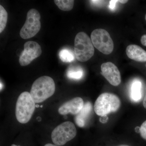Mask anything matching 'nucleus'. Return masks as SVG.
I'll return each mask as SVG.
<instances>
[{"label": "nucleus", "instance_id": "nucleus-1", "mask_svg": "<svg viewBox=\"0 0 146 146\" xmlns=\"http://www.w3.org/2000/svg\"><path fill=\"white\" fill-rule=\"evenodd\" d=\"M55 91V84L53 79L48 76H43L33 82L30 93L35 103H39L52 96Z\"/></svg>", "mask_w": 146, "mask_h": 146}, {"label": "nucleus", "instance_id": "nucleus-2", "mask_svg": "<svg viewBox=\"0 0 146 146\" xmlns=\"http://www.w3.org/2000/svg\"><path fill=\"white\" fill-rule=\"evenodd\" d=\"M121 102L115 94L105 93L101 94L95 102L94 110L97 115L104 117L119 109Z\"/></svg>", "mask_w": 146, "mask_h": 146}, {"label": "nucleus", "instance_id": "nucleus-3", "mask_svg": "<svg viewBox=\"0 0 146 146\" xmlns=\"http://www.w3.org/2000/svg\"><path fill=\"white\" fill-rule=\"evenodd\" d=\"M35 102L32 98L30 93H22L18 97L16 106V116L19 123L25 124L31 119L35 110Z\"/></svg>", "mask_w": 146, "mask_h": 146}, {"label": "nucleus", "instance_id": "nucleus-4", "mask_svg": "<svg viewBox=\"0 0 146 146\" xmlns=\"http://www.w3.org/2000/svg\"><path fill=\"white\" fill-rule=\"evenodd\" d=\"M74 50L76 58L82 62L89 60L94 54V46L91 39L83 32L79 33L76 35Z\"/></svg>", "mask_w": 146, "mask_h": 146}, {"label": "nucleus", "instance_id": "nucleus-5", "mask_svg": "<svg viewBox=\"0 0 146 146\" xmlns=\"http://www.w3.org/2000/svg\"><path fill=\"white\" fill-rule=\"evenodd\" d=\"M77 130L72 122L66 121L62 123L53 130L51 138L53 143L58 146H62L75 137Z\"/></svg>", "mask_w": 146, "mask_h": 146}, {"label": "nucleus", "instance_id": "nucleus-6", "mask_svg": "<svg viewBox=\"0 0 146 146\" xmlns=\"http://www.w3.org/2000/svg\"><path fill=\"white\" fill-rule=\"evenodd\" d=\"M91 39L93 45L100 52L109 54L113 51L114 43L108 32L102 29L94 30L91 33Z\"/></svg>", "mask_w": 146, "mask_h": 146}, {"label": "nucleus", "instance_id": "nucleus-7", "mask_svg": "<svg viewBox=\"0 0 146 146\" xmlns=\"http://www.w3.org/2000/svg\"><path fill=\"white\" fill-rule=\"evenodd\" d=\"M40 13L36 9H32L27 14L26 21L20 31V36L23 39L33 37L41 29Z\"/></svg>", "mask_w": 146, "mask_h": 146}, {"label": "nucleus", "instance_id": "nucleus-8", "mask_svg": "<svg viewBox=\"0 0 146 146\" xmlns=\"http://www.w3.org/2000/svg\"><path fill=\"white\" fill-rule=\"evenodd\" d=\"M42 51L40 45L35 42L28 41L24 44V50L22 52L19 62L22 66H27L32 61L39 57L42 54Z\"/></svg>", "mask_w": 146, "mask_h": 146}, {"label": "nucleus", "instance_id": "nucleus-9", "mask_svg": "<svg viewBox=\"0 0 146 146\" xmlns=\"http://www.w3.org/2000/svg\"><path fill=\"white\" fill-rule=\"evenodd\" d=\"M102 74L110 84L118 86L121 83V74L117 67L112 63L108 62L102 63L101 66Z\"/></svg>", "mask_w": 146, "mask_h": 146}, {"label": "nucleus", "instance_id": "nucleus-10", "mask_svg": "<svg viewBox=\"0 0 146 146\" xmlns=\"http://www.w3.org/2000/svg\"><path fill=\"white\" fill-rule=\"evenodd\" d=\"M84 105L83 99L80 97H76L63 104L58 109V113L61 115L69 113L76 115L81 111Z\"/></svg>", "mask_w": 146, "mask_h": 146}, {"label": "nucleus", "instance_id": "nucleus-11", "mask_svg": "<svg viewBox=\"0 0 146 146\" xmlns=\"http://www.w3.org/2000/svg\"><path fill=\"white\" fill-rule=\"evenodd\" d=\"M128 57L132 60L138 62L146 61V51L138 45H129L126 49Z\"/></svg>", "mask_w": 146, "mask_h": 146}, {"label": "nucleus", "instance_id": "nucleus-12", "mask_svg": "<svg viewBox=\"0 0 146 146\" xmlns=\"http://www.w3.org/2000/svg\"><path fill=\"white\" fill-rule=\"evenodd\" d=\"M92 110V105L91 102H87L84 104L83 108L77 115H76L75 118V121L77 125L80 127H84Z\"/></svg>", "mask_w": 146, "mask_h": 146}, {"label": "nucleus", "instance_id": "nucleus-13", "mask_svg": "<svg viewBox=\"0 0 146 146\" xmlns=\"http://www.w3.org/2000/svg\"><path fill=\"white\" fill-rule=\"evenodd\" d=\"M142 83L138 80H133L131 83L130 91V98L132 102H138L142 98Z\"/></svg>", "mask_w": 146, "mask_h": 146}, {"label": "nucleus", "instance_id": "nucleus-14", "mask_svg": "<svg viewBox=\"0 0 146 146\" xmlns=\"http://www.w3.org/2000/svg\"><path fill=\"white\" fill-rule=\"evenodd\" d=\"M66 74L69 78L79 80L83 76L84 72L83 70L80 67H71L68 69Z\"/></svg>", "mask_w": 146, "mask_h": 146}, {"label": "nucleus", "instance_id": "nucleus-15", "mask_svg": "<svg viewBox=\"0 0 146 146\" xmlns=\"http://www.w3.org/2000/svg\"><path fill=\"white\" fill-rule=\"evenodd\" d=\"M59 57L61 61L65 63H70L75 59V54L70 50L68 49H63L60 51Z\"/></svg>", "mask_w": 146, "mask_h": 146}, {"label": "nucleus", "instance_id": "nucleus-16", "mask_svg": "<svg viewBox=\"0 0 146 146\" xmlns=\"http://www.w3.org/2000/svg\"><path fill=\"white\" fill-rule=\"evenodd\" d=\"M54 2L60 10L69 11L72 9L74 1L73 0H55Z\"/></svg>", "mask_w": 146, "mask_h": 146}, {"label": "nucleus", "instance_id": "nucleus-17", "mask_svg": "<svg viewBox=\"0 0 146 146\" xmlns=\"http://www.w3.org/2000/svg\"><path fill=\"white\" fill-rule=\"evenodd\" d=\"M8 14L2 6L0 5V33H1L5 29L7 23Z\"/></svg>", "mask_w": 146, "mask_h": 146}, {"label": "nucleus", "instance_id": "nucleus-18", "mask_svg": "<svg viewBox=\"0 0 146 146\" xmlns=\"http://www.w3.org/2000/svg\"><path fill=\"white\" fill-rule=\"evenodd\" d=\"M139 132L141 134V137L146 140V121L144 122L141 125L140 127Z\"/></svg>", "mask_w": 146, "mask_h": 146}, {"label": "nucleus", "instance_id": "nucleus-19", "mask_svg": "<svg viewBox=\"0 0 146 146\" xmlns=\"http://www.w3.org/2000/svg\"><path fill=\"white\" fill-rule=\"evenodd\" d=\"M118 2H119V1H116V0H112V1H110L109 8L112 10H115L116 8V3Z\"/></svg>", "mask_w": 146, "mask_h": 146}, {"label": "nucleus", "instance_id": "nucleus-20", "mask_svg": "<svg viewBox=\"0 0 146 146\" xmlns=\"http://www.w3.org/2000/svg\"><path fill=\"white\" fill-rule=\"evenodd\" d=\"M90 3L92 4L96 5H102L104 3H105L106 1H90Z\"/></svg>", "mask_w": 146, "mask_h": 146}, {"label": "nucleus", "instance_id": "nucleus-21", "mask_svg": "<svg viewBox=\"0 0 146 146\" xmlns=\"http://www.w3.org/2000/svg\"><path fill=\"white\" fill-rule=\"evenodd\" d=\"M141 43L143 46H146V34L144 35L141 37Z\"/></svg>", "mask_w": 146, "mask_h": 146}, {"label": "nucleus", "instance_id": "nucleus-22", "mask_svg": "<svg viewBox=\"0 0 146 146\" xmlns=\"http://www.w3.org/2000/svg\"><path fill=\"white\" fill-rule=\"evenodd\" d=\"M143 105L144 108H145L146 109V87L145 95V98H144L143 102Z\"/></svg>", "mask_w": 146, "mask_h": 146}, {"label": "nucleus", "instance_id": "nucleus-23", "mask_svg": "<svg viewBox=\"0 0 146 146\" xmlns=\"http://www.w3.org/2000/svg\"><path fill=\"white\" fill-rule=\"evenodd\" d=\"M128 1H125V0H119V2L122 4H125L127 3Z\"/></svg>", "mask_w": 146, "mask_h": 146}, {"label": "nucleus", "instance_id": "nucleus-24", "mask_svg": "<svg viewBox=\"0 0 146 146\" xmlns=\"http://www.w3.org/2000/svg\"><path fill=\"white\" fill-rule=\"evenodd\" d=\"M44 146H59L57 145H55V144L48 143V144H46V145H45Z\"/></svg>", "mask_w": 146, "mask_h": 146}, {"label": "nucleus", "instance_id": "nucleus-25", "mask_svg": "<svg viewBox=\"0 0 146 146\" xmlns=\"http://www.w3.org/2000/svg\"><path fill=\"white\" fill-rule=\"evenodd\" d=\"M37 120H38V121H40L41 120V118L40 117H38L37 118Z\"/></svg>", "mask_w": 146, "mask_h": 146}, {"label": "nucleus", "instance_id": "nucleus-26", "mask_svg": "<svg viewBox=\"0 0 146 146\" xmlns=\"http://www.w3.org/2000/svg\"><path fill=\"white\" fill-rule=\"evenodd\" d=\"M3 87V84L1 83V89H2Z\"/></svg>", "mask_w": 146, "mask_h": 146}, {"label": "nucleus", "instance_id": "nucleus-27", "mask_svg": "<svg viewBox=\"0 0 146 146\" xmlns=\"http://www.w3.org/2000/svg\"><path fill=\"white\" fill-rule=\"evenodd\" d=\"M117 146H129V145H119Z\"/></svg>", "mask_w": 146, "mask_h": 146}, {"label": "nucleus", "instance_id": "nucleus-28", "mask_svg": "<svg viewBox=\"0 0 146 146\" xmlns=\"http://www.w3.org/2000/svg\"><path fill=\"white\" fill-rule=\"evenodd\" d=\"M11 146H20L19 145H14V144H13V145H11Z\"/></svg>", "mask_w": 146, "mask_h": 146}, {"label": "nucleus", "instance_id": "nucleus-29", "mask_svg": "<svg viewBox=\"0 0 146 146\" xmlns=\"http://www.w3.org/2000/svg\"><path fill=\"white\" fill-rule=\"evenodd\" d=\"M36 107H39V105H36Z\"/></svg>", "mask_w": 146, "mask_h": 146}, {"label": "nucleus", "instance_id": "nucleus-30", "mask_svg": "<svg viewBox=\"0 0 146 146\" xmlns=\"http://www.w3.org/2000/svg\"><path fill=\"white\" fill-rule=\"evenodd\" d=\"M145 20H146V15H145Z\"/></svg>", "mask_w": 146, "mask_h": 146}, {"label": "nucleus", "instance_id": "nucleus-31", "mask_svg": "<svg viewBox=\"0 0 146 146\" xmlns=\"http://www.w3.org/2000/svg\"><path fill=\"white\" fill-rule=\"evenodd\" d=\"M41 107H42V106H41Z\"/></svg>", "mask_w": 146, "mask_h": 146}, {"label": "nucleus", "instance_id": "nucleus-32", "mask_svg": "<svg viewBox=\"0 0 146 146\" xmlns=\"http://www.w3.org/2000/svg\"></svg>", "mask_w": 146, "mask_h": 146}]
</instances>
